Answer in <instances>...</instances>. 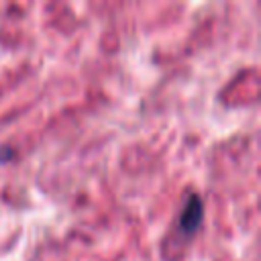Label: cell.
<instances>
[{"mask_svg":"<svg viewBox=\"0 0 261 261\" xmlns=\"http://www.w3.org/2000/svg\"><path fill=\"white\" fill-rule=\"evenodd\" d=\"M204 218V206H202V200L198 194H192L181 210V216H179V230L184 234H194L200 226Z\"/></svg>","mask_w":261,"mask_h":261,"instance_id":"1","label":"cell"}]
</instances>
